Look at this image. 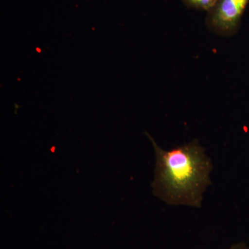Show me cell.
I'll use <instances>...</instances> for the list:
<instances>
[{
  "instance_id": "3",
  "label": "cell",
  "mask_w": 249,
  "mask_h": 249,
  "mask_svg": "<svg viewBox=\"0 0 249 249\" xmlns=\"http://www.w3.org/2000/svg\"><path fill=\"white\" fill-rule=\"evenodd\" d=\"M218 0H181L186 7L209 12L217 4Z\"/></svg>"
},
{
  "instance_id": "1",
  "label": "cell",
  "mask_w": 249,
  "mask_h": 249,
  "mask_svg": "<svg viewBox=\"0 0 249 249\" xmlns=\"http://www.w3.org/2000/svg\"><path fill=\"white\" fill-rule=\"evenodd\" d=\"M146 135L155 152V178L152 183L154 196L167 204L200 208L213 168L204 147L195 139L165 150L150 134Z\"/></svg>"
},
{
  "instance_id": "4",
  "label": "cell",
  "mask_w": 249,
  "mask_h": 249,
  "mask_svg": "<svg viewBox=\"0 0 249 249\" xmlns=\"http://www.w3.org/2000/svg\"><path fill=\"white\" fill-rule=\"evenodd\" d=\"M230 249H249V246L245 243H238L232 245Z\"/></svg>"
},
{
  "instance_id": "2",
  "label": "cell",
  "mask_w": 249,
  "mask_h": 249,
  "mask_svg": "<svg viewBox=\"0 0 249 249\" xmlns=\"http://www.w3.org/2000/svg\"><path fill=\"white\" fill-rule=\"evenodd\" d=\"M249 0H218L206 19L208 28L224 36L233 35L240 27Z\"/></svg>"
}]
</instances>
